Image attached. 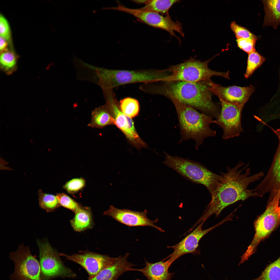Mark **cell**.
I'll return each mask as SVG.
<instances>
[{
    "mask_svg": "<svg viewBox=\"0 0 280 280\" xmlns=\"http://www.w3.org/2000/svg\"><path fill=\"white\" fill-rule=\"evenodd\" d=\"M9 257L14 264L11 280H43L40 263L31 253L29 247L22 244Z\"/></svg>",
    "mask_w": 280,
    "mask_h": 280,
    "instance_id": "9c48e42d",
    "label": "cell"
},
{
    "mask_svg": "<svg viewBox=\"0 0 280 280\" xmlns=\"http://www.w3.org/2000/svg\"><path fill=\"white\" fill-rule=\"evenodd\" d=\"M258 278V280H280V256L268 265Z\"/></svg>",
    "mask_w": 280,
    "mask_h": 280,
    "instance_id": "4316f807",
    "label": "cell"
},
{
    "mask_svg": "<svg viewBox=\"0 0 280 280\" xmlns=\"http://www.w3.org/2000/svg\"><path fill=\"white\" fill-rule=\"evenodd\" d=\"M40 264L43 280H50L58 277L74 278L76 275L66 267L59 255L47 241H37Z\"/></svg>",
    "mask_w": 280,
    "mask_h": 280,
    "instance_id": "ba28073f",
    "label": "cell"
},
{
    "mask_svg": "<svg viewBox=\"0 0 280 280\" xmlns=\"http://www.w3.org/2000/svg\"><path fill=\"white\" fill-rule=\"evenodd\" d=\"M56 196L60 205L74 212L80 206L75 200L64 193H57Z\"/></svg>",
    "mask_w": 280,
    "mask_h": 280,
    "instance_id": "f546056e",
    "label": "cell"
},
{
    "mask_svg": "<svg viewBox=\"0 0 280 280\" xmlns=\"http://www.w3.org/2000/svg\"><path fill=\"white\" fill-rule=\"evenodd\" d=\"M204 61L190 58L180 64L173 65L164 70L171 73L161 79L160 81L169 82L184 81L198 82H209L213 76H219L229 79V72H221L213 71L208 67L210 61L216 56Z\"/></svg>",
    "mask_w": 280,
    "mask_h": 280,
    "instance_id": "277c9868",
    "label": "cell"
},
{
    "mask_svg": "<svg viewBox=\"0 0 280 280\" xmlns=\"http://www.w3.org/2000/svg\"><path fill=\"white\" fill-rule=\"evenodd\" d=\"M85 181L83 178H75L67 182L63 187L69 193L74 194L85 187Z\"/></svg>",
    "mask_w": 280,
    "mask_h": 280,
    "instance_id": "f1b7e54d",
    "label": "cell"
},
{
    "mask_svg": "<svg viewBox=\"0 0 280 280\" xmlns=\"http://www.w3.org/2000/svg\"><path fill=\"white\" fill-rule=\"evenodd\" d=\"M279 140V144L269 171L262 181L256 187L263 195L270 192L274 194L280 190V128L274 131Z\"/></svg>",
    "mask_w": 280,
    "mask_h": 280,
    "instance_id": "2e32d148",
    "label": "cell"
},
{
    "mask_svg": "<svg viewBox=\"0 0 280 280\" xmlns=\"http://www.w3.org/2000/svg\"><path fill=\"white\" fill-rule=\"evenodd\" d=\"M38 194L39 206L47 212H52L60 205L56 195L44 193L41 190Z\"/></svg>",
    "mask_w": 280,
    "mask_h": 280,
    "instance_id": "d4e9b609",
    "label": "cell"
},
{
    "mask_svg": "<svg viewBox=\"0 0 280 280\" xmlns=\"http://www.w3.org/2000/svg\"><path fill=\"white\" fill-rule=\"evenodd\" d=\"M164 153L165 164L187 180L204 185L212 194L221 180V175L213 173L197 162Z\"/></svg>",
    "mask_w": 280,
    "mask_h": 280,
    "instance_id": "5b68a950",
    "label": "cell"
},
{
    "mask_svg": "<svg viewBox=\"0 0 280 280\" xmlns=\"http://www.w3.org/2000/svg\"><path fill=\"white\" fill-rule=\"evenodd\" d=\"M0 36L7 40L9 39L11 36V31L9 24L5 18L2 15L0 16Z\"/></svg>",
    "mask_w": 280,
    "mask_h": 280,
    "instance_id": "1f68e13d",
    "label": "cell"
},
{
    "mask_svg": "<svg viewBox=\"0 0 280 280\" xmlns=\"http://www.w3.org/2000/svg\"><path fill=\"white\" fill-rule=\"evenodd\" d=\"M265 58L256 51L248 54L247 68L244 77L247 79L265 60Z\"/></svg>",
    "mask_w": 280,
    "mask_h": 280,
    "instance_id": "484cf974",
    "label": "cell"
},
{
    "mask_svg": "<svg viewBox=\"0 0 280 280\" xmlns=\"http://www.w3.org/2000/svg\"><path fill=\"white\" fill-rule=\"evenodd\" d=\"M210 81L166 82L162 87L156 85L155 91L156 94L166 96L172 95L183 103L216 119L220 114L221 107L212 100Z\"/></svg>",
    "mask_w": 280,
    "mask_h": 280,
    "instance_id": "7a4b0ae2",
    "label": "cell"
},
{
    "mask_svg": "<svg viewBox=\"0 0 280 280\" xmlns=\"http://www.w3.org/2000/svg\"><path fill=\"white\" fill-rule=\"evenodd\" d=\"M265 12L263 26L276 29L280 24V0H262Z\"/></svg>",
    "mask_w": 280,
    "mask_h": 280,
    "instance_id": "d6986e66",
    "label": "cell"
},
{
    "mask_svg": "<svg viewBox=\"0 0 280 280\" xmlns=\"http://www.w3.org/2000/svg\"><path fill=\"white\" fill-rule=\"evenodd\" d=\"M6 40L2 37H0V50L1 53L8 50L7 46L8 44Z\"/></svg>",
    "mask_w": 280,
    "mask_h": 280,
    "instance_id": "d6a6232c",
    "label": "cell"
},
{
    "mask_svg": "<svg viewBox=\"0 0 280 280\" xmlns=\"http://www.w3.org/2000/svg\"><path fill=\"white\" fill-rule=\"evenodd\" d=\"M229 220V217L227 216L217 224L204 230L202 229V227L204 222H201L194 230L180 242L175 245L168 246V248L173 249V251L163 260L165 261L168 259L167 260L172 264L176 260L184 255L189 253H199L197 249L201 239L211 231Z\"/></svg>",
    "mask_w": 280,
    "mask_h": 280,
    "instance_id": "7c38bea8",
    "label": "cell"
},
{
    "mask_svg": "<svg viewBox=\"0 0 280 280\" xmlns=\"http://www.w3.org/2000/svg\"><path fill=\"white\" fill-rule=\"evenodd\" d=\"M253 280H258V277L257 278Z\"/></svg>",
    "mask_w": 280,
    "mask_h": 280,
    "instance_id": "836d02e7",
    "label": "cell"
},
{
    "mask_svg": "<svg viewBox=\"0 0 280 280\" xmlns=\"http://www.w3.org/2000/svg\"><path fill=\"white\" fill-rule=\"evenodd\" d=\"M110 125H115V120L105 105L95 108L92 112L89 127L101 128Z\"/></svg>",
    "mask_w": 280,
    "mask_h": 280,
    "instance_id": "ffe728a7",
    "label": "cell"
},
{
    "mask_svg": "<svg viewBox=\"0 0 280 280\" xmlns=\"http://www.w3.org/2000/svg\"><path fill=\"white\" fill-rule=\"evenodd\" d=\"M175 108L178 120L181 136L180 142L193 139L198 149L204 140L215 136L216 131L211 128L213 118L181 102L171 95L166 96Z\"/></svg>",
    "mask_w": 280,
    "mask_h": 280,
    "instance_id": "3957f363",
    "label": "cell"
},
{
    "mask_svg": "<svg viewBox=\"0 0 280 280\" xmlns=\"http://www.w3.org/2000/svg\"><path fill=\"white\" fill-rule=\"evenodd\" d=\"M148 212L145 210L142 212L135 211L127 209H121L111 206L103 214L111 216L118 221L129 227L149 226L161 232L164 230L156 225L158 219L152 221L147 217Z\"/></svg>",
    "mask_w": 280,
    "mask_h": 280,
    "instance_id": "5bb4252c",
    "label": "cell"
},
{
    "mask_svg": "<svg viewBox=\"0 0 280 280\" xmlns=\"http://www.w3.org/2000/svg\"><path fill=\"white\" fill-rule=\"evenodd\" d=\"M280 190L273 195L265 211L255 220V233L251 243L241 256L244 262L255 252L260 243L280 224Z\"/></svg>",
    "mask_w": 280,
    "mask_h": 280,
    "instance_id": "52a82bcc",
    "label": "cell"
},
{
    "mask_svg": "<svg viewBox=\"0 0 280 280\" xmlns=\"http://www.w3.org/2000/svg\"><path fill=\"white\" fill-rule=\"evenodd\" d=\"M106 103L105 104L115 120V125L124 133L131 143L137 148L146 145L137 134L132 119L121 111L113 89H103Z\"/></svg>",
    "mask_w": 280,
    "mask_h": 280,
    "instance_id": "30bf717a",
    "label": "cell"
},
{
    "mask_svg": "<svg viewBox=\"0 0 280 280\" xmlns=\"http://www.w3.org/2000/svg\"><path fill=\"white\" fill-rule=\"evenodd\" d=\"M240 162L233 168H227V172L220 173L221 180L212 194L211 200L203 215L196 223L198 225L205 222L211 215L215 214L218 216L222 210L227 206L240 200H244L251 197L258 196L254 190L248 189L249 185L258 180L263 175L262 172L250 176V169L245 167L240 168L244 165Z\"/></svg>",
    "mask_w": 280,
    "mask_h": 280,
    "instance_id": "6da1fadb",
    "label": "cell"
},
{
    "mask_svg": "<svg viewBox=\"0 0 280 280\" xmlns=\"http://www.w3.org/2000/svg\"><path fill=\"white\" fill-rule=\"evenodd\" d=\"M120 104V107L121 111L129 117H134L138 114L139 106V102L136 99L127 97L121 100Z\"/></svg>",
    "mask_w": 280,
    "mask_h": 280,
    "instance_id": "cb8c5ba5",
    "label": "cell"
},
{
    "mask_svg": "<svg viewBox=\"0 0 280 280\" xmlns=\"http://www.w3.org/2000/svg\"><path fill=\"white\" fill-rule=\"evenodd\" d=\"M257 39L250 38L236 39L238 47L248 54L256 51L255 44Z\"/></svg>",
    "mask_w": 280,
    "mask_h": 280,
    "instance_id": "4dcf8cb0",
    "label": "cell"
},
{
    "mask_svg": "<svg viewBox=\"0 0 280 280\" xmlns=\"http://www.w3.org/2000/svg\"><path fill=\"white\" fill-rule=\"evenodd\" d=\"M129 254L126 253L123 256L116 257L110 265L100 272L95 276L88 280H117L124 272L128 271L129 268L135 266L127 260Z\"/></svg>",
    "mask_w": 280,
    "mask_h": 280,
    "instance_id": "ac0fdd59",
    "label": "cell"
},
{
    "mask_svg": "<svg viewBox=\"0 0 280 280\" xmlns=\"http://www.w3.org/2000/svg\"><path fill=\"white\" fill-rule=\"evenodd\" d=\"M17 63V57L13 52L8 50L1 53L0 68L6 74L11 75L16 71Z\"/></svg>",
    "mask_w": 280,
    "mask_h": 280,
    "instance_id": "603a6c76",
    "label": "cell"
},
{
    "mask_svg": "<svg viewBox=\"0 0 280 280\" xmlns=\"http://www.w3.org/2000/svg\"><path fill=\"white\" fill-rule=\"evenodd\" d=\"M209 85L210 90L219 100L233 104L245 105L254 90L253 86L224 87L213 83L211 81Z\"/></svg>",
    "mask_w": 280,
    "mask_h": 280,
    "instance_id": "9a60e30c",
    "label": "cell"
},
{
    "mask_svg": "<svg viewBox=\"0 0 280 280\" xmlns=\"http://www.w3.org/2000/svg\"><path fill=\"white\" fill-rule=\"evenodd\" d=\"M75 212L74 217L71 222L75 231H81L91 226L92 222L91 214L88 208L80 206Z\"/></svg>",
    "mask_w": 280,
    "mask_h": 280,
    "instance_id": "44dd1931",
    "label": "cell"
},
{
    "mask_svg": "<svg viewBox=\"0 0 280 280\" xmlns=\"http://www.w3.org/2000/svg\"><path fill=\"white\" fill-rule=\"evenodd\" d=\"M180 1L177 0H152L148 1L145 5L140 8L142 10L150 11L169 15V11L175 3Z\"/></svg>",
    "mask_w": 280,
    "mask_h": 280,
    "instance_id": "7402d4cb",
    "label": "cell"
},
{
    "mask_svg": "<svg viewBox=\"0 0 280 280\" xmlns=\"http://www.w3.org/2000/svg\"><path fill=\"white\" fill-rule=\"evenodd\" d=\"M231 30L234 33L236 39L250 38L258 39L255 35L246 28L237 24L235 21L231 22Z\"/></svg>",
    "mask_w": 280,
    "mask_h": 280,
    "instance_id": "83f0119b",
    "label": "cell"
},
{
    "mask_svg": "<svg viewBox=\"0 0 280 280\" xmlns=\"http://www.w3.org/2000/svg\"><path fill=\"white\" fill-rule=\"evenodd\" d=\"M145 260V266L142 268H130L129 271H137L142 273L147 280H171L174 273H171L169 269L172 264L167 260H163L155 263L148 262ZM136 280H141L136 279Z\"/></svg>",
    "mask_w": 280,
    "mask_h": 280,
    "instance_id": "e0dca14e",
    "label": "cell"
},
{
    "mask_svg": "<svg viewBox=\"0 0 280 280\" xmlns=\"http://www.w3.org/2000/svg\"><path fill=\"white\" fill-rule=\"evenodd\" d=\"M60 255L82 266L88 274V279L94 277L101 271L111 265L116 258L91 252L71 255L61 253Z\"/></svg>",
    "mask_w": 280,
    "mask_h": 280,
    "instance_id": "4fadbf2b",
    "label": "cell"
},
{
    "mask_svg": "<svg viewBox=\"0 0 280 280\" xmlns=\"http://www.w3.org/2000/svg\"><path fill=\"white\" fill-rule=\"evenodd\" d=\"M100 71L99 83L103 89H113L127 84L158 82L166 75L163 70L101 69Z\"/></svg>",
    "mask_w": 280,
    "mask_h": 280,
    "instance_id": "8992f818",
    "label": "cell"
},
{
    "mask_svg": "<svg viewBox=\"0 0 280 280\" xmlns=\"http://www.w3.org/2000/svg\"><path fill=\"white\" fill-rule=\"evenodd\" d=\"M221 106L220 114L213 123L222 129L223 138L227 139L237 137L242 132L241 119L244 105L230 104L219 100Z\"/></svg>",
    "mask_w": 280,
    "mask_h": 280,
    "instance_id": "8fae6325",
    "label": "cell"
}]
</instances>
